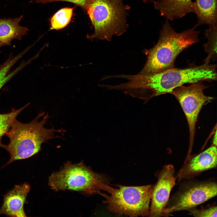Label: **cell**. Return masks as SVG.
Returning <instances> with one entry per match:
<instances>
[{"mask_svg": "<svg viewBox=\"0 0 217 217\" xmlns=\"http://www.w3.org/2000/svg\"><path fill=\"white\" fill-rule=\"evenodd\" d=\"M213 145L217 146V130H215L213 139Z\"/></svg>", "mask_w": 217, "mask_h": 217, "instance_id": "44dd1931", "label": "cell"}, {"mask_svg": "<svg viewBox=\"0 0 217 217\" xmlns=\"http://www.w3.org/2000/svg\"><path fill=\"white\" fill-rule=\"evenodd\" d=\"M217 26L209 27L205 32L206 43L203 46L204 50L207 56L204 61V63L209 64L211 61H215L217 59Z\"/></svg>", "mask_w": 217, "mask_h": 217, "instance_id": "2e32d148", "label": "cell"}, {"mask_svg": "<svg viewBox=\"0 0 217 217\" xmlns=\"http://www.w3.org/2000/svg\"><path fill=\"white\" fill-rule=\"evenodd\" d=\"M29 104V103L26 104L17 109L12 108L11 111L8 113L0 114V147L6 149V145L2 142V137L6 135L13 122L19 114Z\"/></svg>", "mask_w": 217, "mask_h": 217, "instance_id": "ac0fdd59", "label": "cell"}, {"mask_svg": "<svg viewBox=\"0 0 217 217\" xmlns=\"http://www.w3.org/2000/svg\"><path fill=\"white\" fill-rule=\"evenodd\" d=\"M153 2L155 8L167 20L178 19L193 12L192 0H155Z\"/></svg>", "mask_w": 217, "mask_h": 217, "instance_id": "7c38bea8", "label": "cell"}, {"mask_svg": "<svg viewBox=\"0 0 217 217\" xmlns=\"http://www.w3.org/2000/svg\"><path fill=\"white\" fill-rule=\"evenodd\" d=\"M175 174L174 166L171 164L165 165L156 174L157 180L153 186L148 216H164V210L175 184Z\"/></svg>", "mask_w": 217, "mask_h": 217, "instance_id": "9c48e42d", "label": "cell"}, {"mask_svg": "<svg viewBox=\"0 0 217 217\" xmlns=\"http://www.w3.org/2000/svg\"><path fill=\"white\" fill-rule=\"evenodd\" d=\"M90 0H36V3L44 4L48 3L55 2H66L73 3L77 6L81 8L84 11H86L87 7Z\"/></svg>", "mask_w": 217, "mask_h": 217, "instance_id": "ffe728a7", "label": "cell"}, {"mask_svg": "<svg viewBox=\"0 0 217 217\" xmlns=\"http://www.w3.org/2000/svg\"><path fill=\"white\" fill-rule=\"evenodd\" d=\"M216 146L212 145L199 154L190 157L185 160L184 165L177 173L178 181L189 179L217 166Z\"/></svg>", "mask_w": 217, "mask_h": 217, "instance_id": "30bf717a", "label": "cell"}, {"mask_svg": "<svg viewBox=\"0 0 217 217\" xmlns=\"http://www.w3.org/2000/svg\"><path fill=\"white\" fill-rule=\"evenodd\" d=\"M198 32L194 28L177 33L167 20L162 26L156 44L152 48L143 51L147 59L138 74L155 73L174 68L177 56L185 49L198 42Z\"/></svg>", "mask_w": 217, "mask_h": 217, "instance_id": "7a4b0ae2", "label": "cell"}, {"mask_svg": "<svg viewBox=\"0 0 217 217\" xmlns=\"http://www.w3.org/2000/svg\"><path fill=\"white\" fill-rule=\"evenodd\" d=\"M23 17L22 15L18 18H0V49L11 46L13 39L21 40L28 34L29 29L19 24Z\"/></svg>", "mask_w": 217, "mask_h": 217, "instance_id": "4fadbf2b", "label": "cell"}, {"mask_svg": "<svg viewBox=\"0 0 217 217\" xmlns=\"http://www.w3.org/2000/svg\"><path fill=\"white\" fill-rule=\"evenodd\" d=\"M18 61L16 56L10 55L0 68V90L12 77L21 71L24 67L22 64L20 65L11 72V68Z\"/></svg>", "mask_w": 217, "mask_h": 217, "instance_id": "9a60e30c", "label": "cell"}, {"mask_svg": "<svg viewBox=\"0 0 217 217\" xmlns=\"http://www.w3.org/2000/svg\"><path fill=\"white\" fill-rule=\"evenodd\" d=\"M116 186L109 185L106 191L108 194H99L104 197L102 203L106 205L109 212L116 215L149 216L153 185Z\"/></svg>", "mask_w": 217, "mask_h": 217, "instance_id": "8992f818", "label": "cell"}, {"mask_svg": "<svg viewBox=\"0 0 217 217\" xmlns=\"http://www.w3.org/2000/svg\"><path fill=\"white\" fill-rule=\"evenodd\" d=\"M118 77L127 80L118 84L120 91L132 97L147 100L170 93L175 88L185 83L216 80V65L204 63L198 66L182 69L174 68L153 74H121Z\"/></svg>", "mask_w": 217, "mask_h": 217, "instance_id": "6da1fadb", "label": "cell"}, {"mask_svg": "<svg viewBox=\"0 0 217 217\" xmlns=\"http://www.w3.org/2000/svg\"><path fill=\"white\" fill-rule=\"evenodd\" d=\"M74 9L64 8L55 13L50 19V29L58 30L66 27L71 20Z\"/></svg>", "mask_w": 217, "mask_h": 217, "instance_id": "e0dca14e", "label": "cell"}, {"mask_svg": "<svg viewBox=\"0 0 217 217\" xmlns=\"http://www.w3.org/2000/svg\"><path fill=\"white\" fill-rule=\"evenodd\" d=\"M108 178L92 171L82 162H67L58 171L49 176L48 184L55 191L70 190L88 195L99 194L109 185Z\"/></svg>", "mask_w": 217, "mask_h": 217, "instance_id": "5b68a950", "label": "cell"}, {"mask_svg": "<svg viewBox=\"0 0 217 217\" xmlns=\"http://www.w3.org/2000/svg\"><path fill=\"white\" fill-rule=\"evenodd\" d=\"M145 3H150L153 1V0H142Z\"/></svg>", "mask_w": 217, "mask_h": 217, "instance_id": "7402d4cb", "label": "cell"}, {"mask_svg": "<svg viewBox=\"0 0 217 217\" xmlns=\"http://www.w3.org/2000/svg\"><path fill=\"white\" fill-rule=\"evenodd\" d=\"M130 8L123 0H90L86 11L94 31L87 38L110 41L113 36L122 34L128 28Z\"/></svg>", "mask_w": 217, "mask_h": 217, "instance_id": "277c9868", "label": "cell"}, {"mask_svg": "<svg viewBox=\"0 0 217 217\" xmlns=\"http://www.w3.org/2000/svg\"><path fill=\"white\" fill-rule=\"evenodd\" d=\"M39 113L33 120L27 123H23L15 119L6 134L9 138V143L5 149L10 158L6 165L14 161L30 158L41 150L42 144L55 137L54 133L58 131L44 127L49 118L48 114Z\"/></svg>", "mask_w": 217, "mask_h": 217, "instance_id": "3957f363", "label": "cell"}, {"mask_svg": "<svg viewBox=\"0 0 217 217\" xmlns=\"http://www.w3.org/2000/svg\"><path fill=\"white\" fill-rule=\"evenodd\" d=\"M193 6L198 19L194 27L203 24L217 26V0H195Z\"/></svg>", "mask_w": 217, "mask_h": 217, "instance_id": "5bb4252c", "label": "cell"}, {"mask_svg": "<svg viewBox=\"0 0 217 217\" xmlns=\"http://www.w3.org/2000/svg\"><path fill=\"white\" fill-rule=\"evenodd\" d=\"M183 186L169 200L164 216L195 208L217 195V184L214 181L190 182Z\"/></svg>", "mask_w": 217, "mask_h": 217, "instance_id": "ba28073f", "label": "cell"}, {"mask_svg": "<svg viewBox=\"0 0 217 217\" xmlns=\"http://www.w3.org/2000/svg\"><path fill=\"white\" fill-rule=\"evenodd\" d=\"M190 214L195 217H217L216 206L198 209L193 208L188 210Z\"/></svg>", "mask_w": 217, "mask_h": 217, "instance_id": "d6986e66", "label": "cell"}, {"mask_svg": "<svg viewBox=\"0 0 217 217\" xmlns=\"http://www.w3.org/2000/svg\"><path fill=\"white\" fill-rule=\"evenodd\" d=\"M30 187L28 184L15 185L5 196L0 209V215L16 217L27 216L24 209Z\"/></svg>", "mask_w": 217, "mask_h": 217, "instance_id": "8fae6325", "label": "cell"}, {"mask_svg": "<svg viewBox=\"0 0 217 217\" xmlns=\"http://www.w3.org/2000/svg\"><path fill=\"white\" fill-rule=\"evenodd\" d=\"M201 81L191 83L188 86H178L170 93L176 99L186 116L189 128V144L187 157L191 152L195 133L196 125L200 111L205 103L213 99L206 96L204 90L207 86Z\"/></svg>", "mask_w": 217, "mask_h": 217, "instance_id": "52a82bcc", "label": "cell"}]
</instances>
